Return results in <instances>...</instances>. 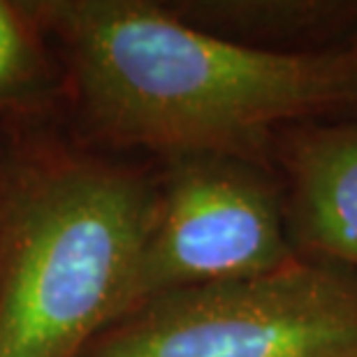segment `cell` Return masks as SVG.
Here are the masks:
<instances>
[{
	"mask_svg": "<svg viewBox=\"0 0 357 357\" xmlns=\"http://www.w3.org/2000/svg\"><path fill=\"white\" fill-rule=\"evenodd\" d=\"M288 162L299 237L357 274V123L309 130Z\"/></svg>",
	"mask_w": 357,
	"mask_h": 357,
	"instance_id": "cell-5",
	"label": "cell"
},
{
	"mask_svg": "<svg viewBox=\"0 0 357 357\" xmlns=\"http://www.w3.org/2000/svg\"><path fill=\"white\" fill-rule=\"evenodd\" d=\"M295 258L276 190L258 167L239 155H176L155 185L119 318L167 292L258 276Z\"/></svg>",
	"mask_w": 357,
	"mask_h": 357,
	"instance_id": "cell-4",
	"label": "cell"
},
{
	"mask_svg": "<svg viewBox=\"0 0 357 357\" xmlns=\"http://www.w3.org/2000/svg\"><path fill=\"white\" fill-rule=\"evenodd\" d=\"M31 28L21 5L0 0V96L17 89L33 73Z\"/></svg>",
	"mask_w": 357,
	"mask_h": 357,
	"instance_id": "cell-6",
	"label": "cell"
},
{
	"mask_svg": "<svg viewBox=\"0 0 357 357\" xmlns=\"http://www.w3.org/2000/svg\"><path fill=\"white\" fill-rule=\"evenodd\" d=\"M82 357H357V274L295 258L167 292L114 320Z\"/></svg>",
	"mask_w": 357,
	"mask_h": 357,
	"instance_id": "cell-3",
	"label": "cell"
},
{
	"mask_svg": "<svg viewBox=\"0 0 357 357\" xmlns=\"http://www.w3.org/2000/svg\"><path fill=\"white\" fill-rule=\"evenodd\" d=\"M153 199L89 158L21 176L0 209V357H82L121 316Z\"/></svg>",
	"mask_w": 357,
	"mask_h": 357,
	"instance_id": "cell-2",
	"label": "cell"
},
{
	"mask_svg": "<svg viewBox=\"0 0 357 357\" xmlns=\"http://www.w3.org/2000/svg\"><path fill=\"white\" fill-rule=\"evenodd\" d=\"M61 42L89 119L112 142L176 155H239L283 121L357 91L351 54L253 47L146 0L19 3Z\"/></svg>",
	"mask_w": 357,
	"mask_h": 357,
	"instance_id": "cell-1",
	"label": "cell"
}]
</instances>
